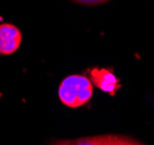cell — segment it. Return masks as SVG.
I'll return each mask as SVG.
<instances>
[{"label":"cell","instance_id":"cell-5","mask_svg":"<svg viewBox=\"0 0 154 145\" xmlns=\"http://www.w3.org/2000/svg\"><path fill=\"white\" fill-rule=\"evenodd\" d=\"M77 4H81V5H89V6H94V5H102L104 2H108L109 0H73Z\"/></svg>","mask_w":154,"mask_h":145},{"label":"cell","instance_id":"cell-3","mask_svg":"<svg viewBox=\"0 0 154 145\" xmlns=\"http://www.w3.org/2000/svg\"><path fill=\"white\" fill-rule=\"evenodd\" d=\"M22 35L20 29L11 23L0 24V54L12 55L21 46Z\"/></svg>","mask_w":154,"mask_h":145},{"label":"cell","instance_id":"cell-2","mask_svg":"<svg viewBox=\"0 0 154 145\" xmlns=\"http://www.w3.org/2000/svg\"><path fill=\"white\" fill-rule=\"evenodd\" d=\"M54 144H71V145H138L144 144L137 139L123 135H101L93 137H84L69 140H58Z\"/></svg>","mask_w":154,"mask_h":145},{"label":"cell","instance_id":"cell-4","mask_svg":"<svg viewBox=\"0 0 154 145\" xmlns=\"http://www.w3.org/2000/svg\"><path fill=\"white\" fill-rule=\"evenodd\" d=\"M91 81L101 91L107 92L110 95H115L116 91L121 88L118 78L107 69H92L91 70Z\"/></svg>","mask_w":154,"mask_h":145},{"label":"cell","instance_id":"cell-1","mask_svg":"<svg viewBox=\"0 0 154 145\" xmlns=\"http://www.w3.org/2000/svg\"><path fill=\"white\" fill-rule=\"evenodd\" d=\"M93 95L91 79L80 74H72L63 80L58 88V96L67 107L78 108L86 105Z\"/></svg>","mask_w":154,"mask_h":145}]
</instances>
